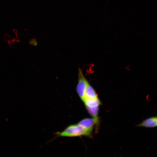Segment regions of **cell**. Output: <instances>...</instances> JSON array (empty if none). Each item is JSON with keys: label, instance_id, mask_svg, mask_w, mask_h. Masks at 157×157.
I'll list each match as a JSON object with an SVG mask.
<instances>
[{"label": "cell", "instance_id": "obj_1", "mask_svg": "<svg viewBox=\"0 0 157 157\" xmlns=\"http://www.w3.org/2000/svg\"><path fill=\"white\" fill-rule=\"evenodd\" d=\"M92 129H87L78 124L69 126L60 133V135L63 136L74 137L81 135H89Z\"/></svg>", "mask_w": 157, "mask_h": 157}, {"label": "cell", "instance_id": "obj_2", "mask_svg": "<svg viewBox=\"0 0 157 157\" xmlns=\"http://www.w3.org/2000/svg\"><path fill=\"white\" fill-rule=\"evenodd\" d=\"M78 71V82L76 89L78 95L83 101L85 99V90L88 83L80 68H79Z\"/></svg>", "mask_w": 157, "mask_h": 157}, {"label": "cell", "instance_id": "obj_3", "mask_svg": "<svg viewBox=\"0 0 157 157\" xmlns=\"http://www.w3.org/2000/svg\"><path fill=\"white\" fill-rule=\"evenodd\" d=\"M98 121L99 118L97 117H93L92 118H86L83 119L78 124L85 128L93 129L94 125Z\"/></svg>", "mask_w": 157, "mask_h": 157}, {"label": "cell", "instance_id": "obj_4", "mask_svg": "<svg viewBox=\"0 0 157 157\" xmlns=\"http://www.w3.org/2000/svg\"><path fill=\"white\" fill-rule=\"evenodd\" d=\"M137 126L149 128L156 127L157 126V117H153L147 119Z\"/></svg>", "mask_w": 157, "mask_h": 157}, {"label": "cell", "instance_id": "obj_5", "mask_svg": "<svg viewBox=\"0 0 157 157\" xmlns=\"http://www.w3.org/2000/svg\"><path fill=\"white\" fill-rule=\"evenodd\" d=\"M83 101L86 107L90 108L99 106L101 104L98 98L94 99L85 98Z\"/></svg>", "mask_w": 157, "mask_h": 157}, {"label": "cell", "instance_id": "obj_6", "mask_svg": "<svg viewBox=\"0 0 157 157\" xmlns=\"http://www.w3.org/2000/svg\"><path fill=\"white\" fill-rule=\"evenodd\" d=\"M98 98L97 95L93 88L88 83L85 92V98L94 99Z\"/></svg>", "mask_w": 157, "mask_h": 157}, {"label": "cell", "instance_id": "obj_7", "mask_svg": "<svg viewBox=\"0 0 157 157\" xmlns=\"http://www.w3.org/2000/svg\"><path fill=\"white\" fill-rule=\"evenodd\" d=\"M99 106L92 108L86 107L90 114L93 117H97L99 111Z\"/></svg>", "mask_w": 157, "mask_h": 157}, {"label": "cell", "instance_id": "obj_8", "mask_svg": "<svg viewBox=\"0 0 157 157\" xmlns=\"http://www.w3.org/2000/svg\"><path fill=\"white\" fill-rule=\"evenodd\" d=\"M29 43L30 45L34 46H36L37 45V42L36 40L35 39H33L31 40Z\"/></svg>", "mask_w": 157, "mask_h": 157}]
</instances>
